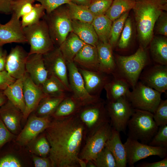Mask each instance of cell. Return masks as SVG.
Segmentation results:
<instances>
[{"label":"cell","instance_id":"obj_1","mask_svg":"<svg viewBox=\"0 0 167 167\" xmlns=\"http://www.w3.org/2000/svg\"><path fill=\"white\" fill-rule=\"evenodd\" d=\"M86 128L77 114L51 122L45 131L50 146L51 166H86L85 161L79 157Z\"/></svg>","mask_w":167,"mask_h":167},{"label":"cell","instance_id":"obj_2","mask_svg":"<svg viewBox=\"0 0 167 167\" xmlns=\"http://www.w3.org/2000/svg\"><path fill=\"white\" fill-rule=\"evenodd\" d=\"M139 47L147 49L153 37L154 28L161 13L167 10V0H136L132 9Z\"/></svg>","mask_w":167,"mask_h":167},{"label":"cell","instance_id":"obj_3","mask_svg":"<svg viewBox=\"0 0 167 167\" xmlns=\"http://www.w3.org/2000/svg\"><path fill=\"white\" fill-rule=\"evenodd\" d=\"M114 57L116 71L112 76L124 79L132 89L139 80L142 71L150 63L147 49L140 47L131 55L126 56L117 54Z\"/></svg>","mask_w":167,"mask_h":167},{"label":"cell","instance_id":"obj_4","mask_svg":"<svg viewBox=\"0 0 167 167\" xmlns=\"http://www.w3.org/2000/svg\"><path fill=\"white\" fill-rule=\"evenodd\" d=\"M127 127L128 137L146 144L150 142L159 128L153 119V113L134 109Z\"/></svg>","mask_w":167,"mask_h":167},{"label":"cell","instance_id":"obj_5","mask_svg":"<svg viewBox=\"0 0 167 167\" xmlns=\"http://www.w3.org/2000/svg\"><path fill=\"white\" fill-rule=\"evenodd\" d=\"M65 5L58 7L49 13H45L42 19L47 24L54 45L58 47L72 31V19Z\"/></svg>","mask_w":167,"mask_h":167},{"label":"cell","instance_id":"obj_6","mask_svg":"<svg viewBox=\"0 0 167 167\" xmlns=\"http://www.w3.org/2000/svg\"><path fill=\"white\" fill-rule=\"evenodd\" d=\"M23 32L30 45L28 54L44 55L55 47L47 24L43 19L33 25L23 28Z\"/></svg>","mask_w":167,"mask_h":167},{"label":"cell","instance_id":"obj_7","mask_svg":"<svg viewBox=\"0 0 167 167\" xmlns=\"http://www.w3.org/2000/svg\"><path fill=\"white\" fill-rule=\"evenodd\" d=\"M161 93L139 80L126 96L134 109L153 113L162 100Z\"/></svg>","mask_w":167,"mask_h":167},{"label":"cell","instance_id":"obj_8","mask_svg":"<svg viewBox=\"0 0 167 167\" xmlns=\"http://www.w3.org/2000/svg\"><path fill=\"white\" fill-rule=\"evenodd\" d=\"M110 123H106L92 132L85 144L79 155V157L87 164L93 161L99 153L105 147L112 132Z\"/></svg>","mask_w":167,"mask_h":167},{"label":"cell","instance_id":"obj_9","mask_svg":"<svg viewBox=\"0 0 167 167\" xmlns=\"http://www.w3.org/2000/svg\"><path fill=\"white\" fill-rule=\"evenodd\" d=\"M105 108L112 127L119 132H125L134 110L126 96L122 97L114 101H107Z\"/></svg>","mask_w":167,"mask_h":167},{"label":"cell","instance_id":"obj_10","mask_svg":"<svg viewBox=\"0 0 167 167\" xmlns=\"http://www.w3.org/2000/svg\"><path fill=\"white\" fill-rule=\"evenodd\" d=\"M123 144L127 164L130 167H134L138 161L150 156H157L161 158L167 156V148L151 146L129 137Z\"/></svg>","mask_w":167,"mask_h":167},{"label":"cell","instance_id":"obj_11","mask_svg":"<svg viewBox=\"0 0 167 167\" xmlns=\"http://www.w3.org/2000/svg\"><path fill=\"white\" fill-rule=\"evenodd\" d=\"M77 114L86 127L92 129V132L106 123H110L105 102L102 99L83 107Z\"/></svg>","mask_w":167,"mask_h":167},{"label":"cell","instance_id":"obj_12","mask_svg":"<svg viewBox=\"0 0 167 167\" xmlns=\"http://www.w3.org/2000/svg\"><path fill=\"white\" fill-rule=\"evenodd\" d=\"M67 64L71 92L83 107L101 100L100 97L92 96L88 92L83 77L76 64L73 62L67 63Z\"/></svg>","mask_w":167,"mask_h":167},{"label":"cell","instance_id":"obj_13","mask_svg":"<svg viewBox=\"0 0 167 167\" xmlns=\"http://www.w3.org/2000/svg\"><path fill=\"white\" fill-rule=\"evenodd\" d=\"M43 56L49 75L57 78L71 92L67 62L59 47L55 46L53 50L43 55Z\"/></svg>","mask_w":167,"mask_h":167},{"label":"cell","instance_id":"obj_14","mask_svg":"<svg viewBox=\"0 0 167 167\" xmlns=\"http://www.w3.org/2000/svg\"><path fill=\"white\" fill-rule=\"evenodd\" d=\"M143 84L162 93L167 89V66L155 64L146 66L139 78Z\"/></svg>","mask_w":167,"mask_h":167},{"label":"cell","instance_id":"obj_15","mask_svg":"<svg viewBox=\"0 0 167 167\" xmlns=\"http://www.w3.org/2000/svg\"><path fill=\"white\" fill-rule=\"evenodd\" d=\"M23 92L25 109L23 118L26 119L36 110L41 101L47 96L41 87L36 84L26 72L23 77Z\"/></svg>","mask_w":167,"mask_h":167},{"label":"cell","instance_id":"obj_16","mask_svg":"<svg viewBox=\"0 0 167 167\" xmlns=\"http://www.w3.org/2000/svg\"><path fill=\"white\" fill-rule=\"evenodd\" d=\"M28 56V53L21 46L17 45L12 48L6 57L5 70L16 79L23 78L26 72V63Z\"/></svg>","mask_w":167,"mask_h":167},{"label":"cell","instance_id":"obj_17","mask_svg":"<svg viewBox=\"0 0 167 167\" xmlns=\"http://www.w3.org/2000/svg\"><path fill=\"white\" fill-rule=\"evenodd\" d=\"M12 14L6 23L2 24L0 21V47L8 43L27 42L19 19L15 14Z\"/></svg>","mask_w":167,"mask_h":167},{"label":"cell","instance_id":"obj_18","mask_svg":"<svg viewBox=\"0 0 167 167\" xmlns=\"http://www.w3.org/2000/svg\"><path fill=\"white\" fill-rule=\"evenodd\" d=\"M49 116L31 117L18 135L16 140L21 145H25L45 130L51 122Z\"/></svg>","mask_w":167,"mask_h":167},{"label":"cell","instance_id":"obj_19","mask_svg":"<svg viewBox=\"0 0 167 167\" xmlns=\"http://www.w3.org/2000/svg\"><path fill=\"white\" fill-rule=\"evenodd\" d=\"M78 69L88 92L92 96L100 97L105 85L111 78L110 75L100 71H90L80 68Z\"/></svg>","mask_w":167,"mask_h":167},{"label":"cell","instance_id":"obj_20","mask_svg":"<svg viewBox=\"0 0 167 167\" xmlns=\"http://www.w3.org/2000/svg\"><path fill=\"white\" fill-rule=\"evenodd\" d=\"M25 70L33 81L39 86H41L49 75L42 54H28Z\"/></svg>","mask_w":167,"mask_h":167},{"label":"cell","instance_id":"obj_21","mask_svg":"<svg viewBox=\"0 0 167 167\" xmlns=\"http://www.w3.org/2000/svg\"><path fill=\"white\" fill-rule=\"evenodd\" d=\"M73 62L80 68L99 71V62L96 47L85 43L74 57Z\"/></svg>","mask_w":167,"mask_h":167},{"label":"cell","instance_id":"obj_22","mask_svg":"<svg viewBox=\"0 0 167 167\" xmlns=\"http://www.w3.org/2000/svg\"><path fill=\"white\" fill-rule=\"evenodd\" d=\"M23 113L18 108L7 99L0 107V118L9 131L16 134L19 131L20 121Z\"/></svg>","mask_w":167,"mask_h":167},{"label":"cell","instance_id":"obj_23","mask_svg":"<svg viewBox=\"0 0 167 167\" xmlns=\"http://www.w3.org/2000/svg\"><path fill=\"white\" fill-rule=\"evenodd\" d=\"M99 62V71L110 75L116 71V65L113 49L108 42L99 41L96 46Z\"/></svg>","mask_w":167,"mask_h":167},{"label":"cell","instance_id":"obj_24","mask_svg":"<svg viewBox=\"0 0 167 167\" xmlns=\"http://www.w3.org/2000/svg\"><path fill=\"white\" fill-rule=\"evenodd\" d=\"M105 147L111 152L116 161L117 167H126V156L124 144L120 137L119 132L112 127L111 135Z\"/></svg>","mask_w":167,"mask_h":167},{"label":"cell","instance_id":"obj_25","mask_svg":"<svg viewBox=\"0 0 167 167\" xmlns=\"http://www.w3.org/2000/svg\"><path fill=\"white\" fill-rule=\"evenodd\" d=\"M112 76L104 88L106 92L107 101H114L122 97L126 96L131 88L124 79Z\"/></svg>","mask_w":167,"mask_h":167},{"label":"cell","instance_id":"obj_26","mask_svg":"<svg viewBox=\"0 0 167 167\" xmlns=\"http://www.w3.org/2000/svg\"><path fill=\"white\" fill-rule=\"evenodd\" d=\"M72 32L84 43L96 47L99 41L92 24L72 19Z\"/></svg>","mask_w":167,"mask_h":167},{"label":"cell","instance_id":"obj_27","mask_svg":"<svg viewBox=\"0 0 167 167\" xmlns=\"http://www.w3.org/2000/svg\"><path fill=\"white\" fill-rule=\"evenodd\" d=\"M85 43L73 32L68 34L59 47L67 63L73 62L74 57Z\"/></svg>","mask_w":167,"mask_h":167},{"label":"cell","instance_id":"obj_28","mask_svg":"<svg viewBox=\"0 0 167 167\" xmlns=\"http://www.w3.org/2000/svg\"><path fill=\"white\" fill-rule=\"evenodd\" d=\"M150 50L152 59L156 64L167 66V39L166 37L156 36L150 44Z\"/></svg>","mask_w":167,"mask_h":167},{"label":"cell","instance_id":"obj_29","mask_svg":"<svg viewBox=\"0 0 167 167\" xmlns=\"http://www.w3.org/2000/svg\"><path fill=\"white\" fill-rule=\"evenodd\" d=\"M3 91L7 99L23 113L25 109L23 92V78L16 79Z\"/></svg>","mask_w":167,"mask_h":167},{"label":"cell","instance_id":"obj_30","mask_svg":"<svg viewBox=\"0 0 167 167\" xmlns=\"http://www.w3.org/2000/svg\"><path fill=\"white\" fill-rule=\"evenodd\" d=\"M83 107L72 95L66 96L52 115L57 119L66 118L77 114Z\"/></svg>","mask_w":167,"mask_h":167},{"label":"cell","instance_id":"obj_31","mask_svg":"<svg viewBox=\"0 0 167 167\" xmlns=\"http://www.w3.org/2000/svg\"><path fill=\"white\" fill-rule=\"evenodd\" d=\"M41 87L44 94L49 97H65L66 92H69L59 79L52 75H49Z\"/></svg>","mask_w":167,"mask_h":167},{"label":"cell","instance_id":"obj_32","mask_svg":"<svg viewBox=\"0 0 167 167\" xmlns=\"http://www.w3.org/2000/svg\"><path fill=\"white\" fill-rule=\"evenodd\" d=\"M112 24L105 14L95 17L92 24L100 41L109 43Z\"/></svg>","mask_w":167,"mask_h":167},{"label":"cell","instance_id":"obj_33","mask_svg":"<svg viewBox=\"0 0 167 167\" xmlns=\"http://www.w3.org/2000/svg\"><path fill=\"white\" fill-rule=\"evenodd\" d=\"M66 6L71 19L92 24L95 16L88 6L78 5L72 2L66 4Z\"/></svg>","mask_w":167,"mask_h":167},{"label":"cell","instance_id":"obj_34","mask_svg":"<svg viewBox=\"0 0 167 167\" xmlns=\"http://www.w3.org/2000/svg\"><path fill=\"white\" fill-rule=\"evenodd\" d=\"M135 0H113L105 15L112 21L132 9Z\"/></svg>","mask_w":167,"mask_h":167},{"label":"cell","instance_id":"obj_35","mask_svg":"<svg viewBox=\"0 0 167 167\" xmlns=\"http://www.w3.org/2000/svg\"><path fill=\"white\" fill-rule=\"evenodd\" d=\"M65 97H44L41 101L36 109L37 114L40 116L52 115Z\"/></svg>","mask_w":167,"mask_h":167},{"label":"cell","instance_id":"obj_36","mask_svg":"<svg viewBox=\"0 0 167 167\" xmlns=\"http://www.w3.org/2000/svg\"><path fill=\"white\" fill-rule=\"evenodd\" d=\"M45 10L40 3L34 4L32 9L21 17L22 28L38 22L45 15Z\"/></svg>","mask_w":167,"mask_h":167},{"label":"cell","instance_id":"obj_37","mask_svg":"<svg viewBox=\"0 0 167 167\" xmlns=\"http://www.w3.org/2000/svg\"><path fill=\"white\" fill-rule=\"evenodd\" d=\"M132 34V21L131 19L128 17L125 21L120 37L116 46L117 47L118 50L124 51L128 49L131 44Z\"/></svg>","mask_w":167,"mask_h":167},{"label":"cell","instance_id":"obj_38","mask_svg":"<svg viewBox=\"0 0 167 167\" xmlns=\"http://www.w3.org/2000/svg\"><path fill=\"white\" fill-rule=\"evenodd\" d=\"M129 13V11L125 13L112 21L109 43L113 49L116 46L125 21L128 17Z\"/></svg>","mask_w":167,"mask_h":167},{"label":"cell","instance_id":"obj_39","mask_svg":"<svg viewBox=\"0 0 167 167\" xmlns=\"http://www.w3.org/2000/svg\"><path fill=\"white\" fill-rule=\"evenodd\" d=\"M35 0H12L11 5L12 14L20 19L32 9Z\"/></svg>","mask_w":167,"mask_h":167},{"label":"cell","instance_id":"obj_40","mask_svg":"<svg viewBox=\"0 0 167 167\" xmlns=\"http://www.w3.org/2000/svg\"><path fill=\"white\" fill-rule=\"evenodd\" d=\"M92 162L97 167H117L113 155L105 146Z\"/></svg>","mask_w":167,"mask_h":167},{"label":"cell","instance_id":"obj_41","mask_svg":"<svg viewBox=\"0 0 167 167\" xmlns=\"http://www.w3.org/2000/svg\"><path fill=\"white\" fill-rule=\"evenodd\" d=\"M112 0H91L88 8L95 16L105 14L110 6Z\"/></svg>","mask_w":167,"mask_h":167},{"label":"cell","instance_id":"obj_42","mask_svg":"<svg viewBox=\"0 0 167 167\" xmlns=\"http://www.w3.org/2000/svg\"><path fill=\"white\" fill-rule=\"evenodd\" d=\"M153 119L156 125L160 126L167 125V100H161L155 112Z\"/></svg>","mask_w":167,"mask_h":167},{"label":"cell","instance_id":"obj_43","mask_svg":"<svg viewBox=\"0 0 167 167\" xmlns=\"http://www.w3.org/2000/svg\"><path fill=\"white\" fill-rule=\"evenodd\" d=\"M148 144L167 148V125L159 127L156 133Z\"/></svg>","mask_w":167,"mask_h":167},{"label":"cell","instance_id":"obj_44","mask_svg":"<svg viewBox=\"0 0 167 167\" xmlns=\"http://www.w3.org/2000/svg\"><path fill=\"white\" fill-rule=\"evenodd\" d=\"M154 30L156 34L167 37V14L163 11L157 18L155 23Z\"/></svg>","mask_w":167,"mask_h":167},{"label":"cell","instance_id":"obj_45","mask_svg":"<svg viewBox=\"0 0 167 167\" xmlns=\"http://www.w3.org/2000/svg\"><path fill=\"white\" fill-rule=\"evenodd\" d=\"M40 2L45 9V13L49 14L58 7L70 3V0H35Z\"/></svg>","mask_w":167,"mask_h":167},{"label":"cell","instance_id":"obj_46","mask_svg":"<svg viewBox=\"0 0 167 167\" xmlns=\"http://www.w3.org/2000/svg\"><path fill=\"white\" fill-rule=\"evenodd\" d=\"M14 136L13 134L7 128L0 118V150Z\"/></svg>","mask_w":167,"mask_h":167},{"label":"cell","instance_id":"obj_47","mask_svg":"<svg viewBox=\"0 0 167 167\" xmlns=\"http://www.w3.org/2000/svg\"><path fill=\"white\" fill-rule=\"evenodd\" d=\"M21 163L16 157L10 154L0 156V167H20Z\"/></svg>","mask_w":167,"mask_h":167},{"label":"cell","instance_id":"obj_48","mask_svg":"<svg viewBox=\"0 0 167 167\" xmlns=\"http://www.w3.org/2000/svg\"><path fill=\"white\" fill-rule=\"evenodd\" d=\"M35 149L40 155L46 156L50 150V146L47 139L44 137L40 139L36 144Z\"/></svg>","mask_w":167,"mask_h":167},{"label":"cell","instance_id":"obj_49","mask_svg":"<svg viewBox=\"0 0 167 167\" xmlns=\"http://www.w3.org/2000/svg\"><path fill=\"white\" fill-rule=\"evenodd\" d=\"M16 79L11 76L5 70L0 72V90H5Z\"/></svg>","mask_w":167,"mask_h":167},{"label":"cell","instance_id":"obj_50","mask_svg":"<svg viewBox=\"0 0 167 167\" xmlns=\"http://www.w3.org/2000/svg\"><path fill=\"white\" fill-rule=\"evenodd\" d=\"M139 167H167V156L164 159L160 161L149 163L143 162L137 165Z\"/></svg>","mask_w":167,"mask_h":167},{"label":"cell","instance_id":"obj_51","mask_svg":"<svg viewBox=\"0 0 167 167\" xmlns=\"http://www.w3.org/2000/svg\"><path fill=\"white\" fill-rule=\"evenodd\" d=\"M12 0H0V13L6 15L12 14L11 9Z\"/></svg>","mask_w":167,"mask_h":167},{"label":"cell","instance_id":"obj_52","mask_svg":"<svg viewBox=\"0 0 167 167\" xmlns=\"http://www.w3.org/2000/svg\"><path fill=\"white\" fill-rule=\"evenodd\" d=\"M33 160L36 167L51 166V162L48 159L34 156L33 157Z\"/></svg>","mask_w":167,"mask_h":167},{"label":"cell","instance_id":"obj_53","mask_svg":"<svg viewBox=\"0 0 167 167\" xmlns=\"http://www.w3.org/2000/svg\"><path fill=\"white\" fill-rule=\"evenodd\" d=\"M71 2L78 5L88 6L91 0H70Z\"/></svg>","mask_w":167,"mask_h":167},{"label":"cell","instance_id":"obj_54","mask_svg":"<svg viewBox=\"0 0 167 167\" xmlns=\"http://www.w3.org/2000/svg\"><path fill=\"white\" fill-rule=\"evenodd\" d=\"M7 54L5 55L0 59V72L5 70L6 58Z\"/></svg>","mask_w":167,"mask_h":167},{"label":"cell","instance_id":"obj_55","mask_svg":"<svg viewBox=\"0 0 167 167\" xmlns=\"http://www.w3.org/2000/svg\"><path fill=\"white\" fill-rule=\"evenodd\" d=\"M7 99L4 95L3 91L0 90V107L7 101Z\"/></svg>","mask_w":167,"mask_h":167},{"label":"cell","instance_id":"obj_56","mask_svg":"<svg viewBox=\"0 0 167 167\" xmlns=\"http://www.w3.org/2000/svg\"><path fill=\"white\" fill-rule=\"evenodd\" d=\"M6 54V51L2 49V47H0V59Z\"/></svg>","mask_w":167,"mask_h":167},{"label":"cell","instance_id":"obj_57","mask_svg":"<svg viewBox=\"0 0 167 167\" xmlns=\"http://www.w3.org/2000/svg\"></svg>","mask_w":167,"mask_h":167}]
</instances>
